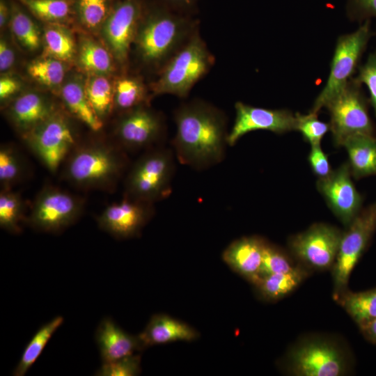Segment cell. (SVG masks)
<instances>
[{"mask_svg":"<svg viewBox=\"0 0 376 376\" xmlns=\"http://www.w3.org/2000/svg\"><path fill=\"white\" fill-rule=\"evenodd\" d=\"M175 157L180 164L197 170L207 169L224 158L228 144V119L219 108L201 99L180 104L174 111Z\"/></svg>","mask_w":376,"mask_h":376,"instance_id":"cell-1","label":"cell"},{"mask_svg":"<svg viewBox=\"0 0 376 376\" xmlns=\"http://www.w3.org/2000/svg\"><path fill=\"white\" fill-rule=\"evenodd\" d=\"M199 26L196 15L178 12L155 0H147L132 46L136 60L156 76L199 31Z\"/></svg>","mask_w":376,"mask_h":376,"instance_id":"cell-2","label":"cell"},{"mask_svg":"<svg viewBox=\"0 0 376 376\" xmlns=\"http://www.w3.org/2000/svg\"><path fill=\"white\" fill-rule=\"evenodd\" d=\"M125 151L114 141L80 143L63 164V176L83 190H113L127 167Z\"/></svg>","mask_w":376,"mask_h":376,"instance_id":"cell-3","label":"cell"},{"mask_svg":"<svg viewBox=\"0 0 376 376\" xmlns=\"http://www.w3.org/2000/svg\"><path fill=\"white\" fill-rule=\"evenodd\" d=\"M214 63V55L198 31L149 84L152 97L169 94L186 98Z\"/></svg>","mask_w":376,"mask_h":376,"instance_id":"cell-4","label":"cell"},{"mask_svg":"<svg viewBox=\"0 0 376 376\" xmlns=\"http://www.w3.org/2000/svg\"><path fill=\"white\" fill-rule=\"evenodd\" d=\"M173 150L159 146L147 150L132 166L125 180L124 196L155 203L171 194Z\"/></svg>","mask_w":376,"mask_h":376,"instance_id":"cell-5","label":"cell"},{"mask_svg":"<svg viewBox=\"0 0 376 376\" xmlns=\"http://www.w3.org/2000/svg\"><path fill=\"white\" fill-rule=\"evenodd\" d=\"M72 118L66 110L59 109L22 136L31 151L53 173L79 143Z\"/></svg>","mask_w":376,"mask_h":376,"instance_id":"cell-6","label":"cell"},{"mask_svg":"<svg viewBox=\"0 0 376 376\" xmlns=\"http://www.w3.org/2000/svg\"><path fill=\"white\" fill-rule=\"evenodd\" d=\"M373 35L375 32L371 29V19H368L362 22L354 32L338 38L327 83L309 111L318 113L354 77L368 43Z\"/></svg>","mask_w":376,"mask_h":376,"instance_id":"cell-7","label":"cell"},{"mask_svg":"<svg viewBox=\"0 0 376 376\" xmlns=\"http://www.w3.org/2000/svg\"><path fill=\"white\" fill-rule=\"evenodd\" d=\"M361 84L352 77L326 105L330 116V131L335 146L341 147L347 138L357 134L376 135Z\"/></svg>","mask_w":376,"mask_h":376,"instance_id":"cell-8","label":"cell"},{"mask_svg":"<svg viewBox=\"0 0 376 376\" xmlns=\"http://www.w3.org/2000/svg\"><path fill=\"white\" fill-rule=\"evenodd\" d=\"M84 206L81 197L47 185L36 195L26 221L36 230L57 233L75 223L81 216Z\"/></svg>","mask_w":376,"mask_h":376,"instance_id":"cell-9","label":"cell"},{"mask_svg":"<svg viewBox=\"0 0 376 376\" xmlns=\"http://www.w3.org/2000/svg\"><path fill=\"white\" fill-rule=\"evenodd\" d=\"M290 373L297 376H340L350 366L344 350L325 338H310L294 346L287 355Z\"/></svg>","mask_w":376,"mask_h":376,"instance_id":"cell-10","label":"cell"},{"mask_svg":"<svg viewBox=\"0 0 376 376\" xmlns=\"http://www.w3.org/2000/svg\"><path fill=\"white\" fill-rule=\"evenodd\" d=\"M147 0H115L100 33L118 65L126 69Z\"/></svg>","mask_w":376,"mask_h":376,"instance_id":"cell-11","label":"cell"},{"mask_svg":"<svg viewBox=\"0 0 376 376\" xmlns=\"http://www.w3.org/2000/svg\"><path fill=\"white\" fill-rule=\"evenodd\" d=\"M376 231V201L362 209L343 233L338 255L332 267L334 297L346 290L350 276Z\"/></svg>","mask_w":376,"mask_h":376,"instance_id":"cell-12","label":"cell"},{"mask_svg":"<svg viewBox=\"0 0 376 376\" xmlns=\"http://www.w3.org/2000/svg\"><path fill=\"white\" fill-rule=\"evenodd\" d=\"M166 133L162 113L150 104L119 113L113 128V141L125 151L148 150L160 145Z\"/></svg>","mask_w":376,"mask_h":376,"instance_id":"cell-13","label":"cell"},{"mask_svg":"<svg viewBox=\"0 0 376 376\" xmlns=\"http://www.w3.org/2000/svg\"><path fill=\"white\" fill-rule=\"evenodd\" d=\"M343 232L325 223H315L288 241L292 255L307 267L325 270L334 266Z\"/></svg>","mask_w":376,"mask_h":376,"instance_id":"cell-14","label":"cell"},{"mask_svg":"<svg viewBox=\"0 0 376 376\" xmlns=\"http://www.w3.org/2000/svg\"><path fill=\"white\" fill-rule=\"evenodd\" d=\"M352 178L349 164L345 162L316 183L327 206L346 228L362 210L363 201Z\"/></svg>","mask_w":376,"mask_h":376,"instance_id":"cell-15","label":"cell"},{"mask_svg":"<svg viewBox=\"0 0 376 376\" xmlns=\"http://www.w3.org/2000/svg\"><path fill=\"white\" fill-rule=\"evenodd\" d=\"M155 213L154 203L124 196L107 206L97 217L100 229L117 239L137 237Z\"/></svg>","mask_w":376,"mask_h":376,"instance_id":"cell-16","label":"cell"},{"mask_svg":"<svg viewBox=\"0 0 376 376\" xmlns=\"http://www.w3.org/2000/svg\"><path fill=\"white\" fill-rule=\"evenodd\" d=\"M235 121L228 136L230 146L253 131L267 130L281 134L295 130V115L288 109L253 107L240 101L235 102Z\"/></svg>","mask_w":376,"mask_h":376,"instance_id":"cell-17","label":"cell"},{"mask_svg":"<svg viewBox=\"0 0 376 376\" xmlns=\"http://www.w3.org/2000/svg\"><path fill=\"white\" fill-rule=\"evenodd\" d=\"M60 108L45 95L26 91L12 99L6 116L21 137L45 121Z\"/></svg>","mask_w":376,"mask_h":376,"instance_id":"cell-18","label":"cell"},{"mask_svg":"<svg viewBox=\"0 0 376 376\" xmlns=\"http://www.w3.org/2000/svg\"><path fill=\"white\" fill-rule=\"evenodd\" d=\"M266 240L256 235L235 240L222 253L224 261L256 286L262 277L260 268Z\"/></svg>","mask_w":376,"mask_h":376,"instance_id":"cell-19","label":"cell"},{"mask_svg":"<svg viewBox=\"0 0 376 376\" xmlns=\"http://www.w3.org/2000/svg\"><path fill=\"white\" fill-rule=\"evenodd\" d=\"M102 361H109L143 350L138 336L123 331L112 319L104 318L95 335Z\"/></svg>","mask_w":376,"mask_h":376,"instance_id":"cell-20","label":"cell"},{"mask_svg":"<svg viewBox=\"0 0 376 376\" xmlns=\"http://www.w3.org/2000/svg\"><path fill=\"white\" fill-rule=\"evenodd\" d=\"M143 347L174 341H192L199 334L187 324L165 314H155L137 335Z\"/></svg>","mask_w":376,"mask_h":376,"instance_id":"cell-21","label":"cell"},{"mask_svg":"<svg viewBox=\"0 0 376 376\" xmlns=\"http://www.w3.org/2000/svg\"><path fill=\"white\" fill-rule=\"evenodd\" d=\"M59 94L65 110L91 130L99 132L103 121L97 116L87 97L85 80L79 77L65 81Z\"/></svg>","mask_w":376,"mask_h":376,"instance_id":"cell-22","label":"cell"},{"mask_svg":"<svg viewBox=\"0 0 376 376\" xmlns=\"http://www.w3.org/2000/svg\"><path fill=\"white\" fill-rule=\"evenodd\" d=\"M75 63L88 75H109L116 70L117 63L104 42L84 36L77 45Z\"/></svg>","mask_w":376,"mask_h":376,"instance_id":"cell-23","label":"cell"},{"mask_svg":"<svg viewBox=\"0 0 376 376\" xmlns=\"http://www.w3.org/2000/svg\"><path fill=\"white\" fill-rule=\"evenodd\" d=\"M352 178L356 180L376 175V135L357 134L345 139Z\"/></svg>","mask_w":376,"mask_h":376,"instance_id":"cell-24","label":"cell"},{"mask_svg":"<svg viewBox=\"0 0 376 376\" xmlns=\"http://www.w3.org/2000/svg\"><path fill=\"white\" fill-rule=\"evenodd\" d=\"M113 86L114 110L118 113L150 104L153 97L149 84L147 86L139 75L125 73L113 81Z\"/></svg>","mask_w":376,"mask_h":376,"instance_id":"cell-25","label":"cell"},{"mask_svg":"<svg viewBox=\"0 0 376 376\" xmlns=\"http://www.w3.org/2000/svg\"><path fill=\"white\" fill-rule=\"evenodd\" d=\"M42 38V56L59 60L66 64L75 61L78 43L68 25L46 24Z\"/></svg>","mask_w":376,"mask_h":376,"instance_id":"cell-26","label":"cell"},{"mask_svg":"<svg viewBox=\"0 0 376 376\" xmlns=\"http://www.w3.org/2000/svg\"><path fill=\"white\" fill-rule=\"evenodd\" d=\"M36 18L46 24L71 23L75 16V0H15Z\"/></svg>","mask_w":376,"mask_h":376,"instance_id":"cell-27","label":"cell"},{"mask_svg":"<svg viewBox=\"0 0 376 376\" xmlns=\"http://www.w3.org/2000/svg\"><path fill=\"white\" fill-rule=\"evenodd\" d=\"M22 6L12 1L11 16L8 26L18 45L26 51L33 52L39 49L42 38L36 22Z\"/></svg>","mask_w":376,"mask_h":376,"instance_id":"cell-28","label":"cell"},{"mask_svg":"<svg viewBox=\"0 0 376 376\" xmlns=\"http://www.w3.org/2000/svg\"><path fill=\"white\" fill-rule=\"evenodd\" d=\"M63 321V317L58 315L38 329L25 346L19 361L13 370L14 376H24L27 373Z\"/></svg>","mask_w":376,"mask_h":376,"instance_id":"cell-29","label":"cell"},{"mask_svg":"<svg viewBox=\"0 0 376 376\" xmlns=\"http://www.w3.org/2000/svg\"><path fill=\"white\" fill-rule=\"evenodd\" d=\"M308 272L301 267L263 277L256 285L260 295L267 300H276L293 291L306 277Z\"/></svg>","mask_w":376,"mask_h":376,"instance_id":"cell-30","label":"cell"},{"mask_svg":"<svg viewBox=\"0 0 376 376\" xmlns=\"http://www.w3.org/2000/svg\"><path fill=\"white\" fill-rule=\"evenodd\" d=\"M85 89L97 116L103 120L114 110V86L107 75H88Z\"/></svg>","mask_w":376,"mask_h":376,"instance_id":"cell-31","label":"cell"},{"mask_svg":"<svg viewBox=\"0 0 376 376\" xmlns=\"http://www.w3.org/2000/svg\"><path fill=\"white\" fill-rule=\"evenodd\" d=\"M66 65L59 60L42 56L28 64L26 72L38 84L57 90L65 81Z\"/></svg>","mask_w":376,"mask_h":376,"instance_id":"cell-32","label":"cell"},{"mask_svg":"<svg viewBox=\"0 0 376 376\" xmlns=\"http://www.w3.org/2000/svg\"><path fill=\"white\" fill-rule=\"evenodd\" d=\"M339 299L360 328L376 319V288L359 292L343 293Z\"/></svg>","mask_w":376,"mask_h":376,"instance_id":"cell-33","label":"cell"},{"mask_svg":"<svg viewBox=\"0 0 376 376\" xmlns=\"http://www.w3.org/2000/svg\"><path fill=\"white\" fill-rule=\"evenodd\" d=\"M25 203L19 193L13 189L0 192V227L13 234L21 232L20 224L26 221Z\"/></svg>","mask_w":376,"mask_h":376,"instance_id":"cell-34","label":"cell"},{"mask_svg":"<svg viewBox=\"0 0 376 376\" xmlns=\"http://www.w3.org/2000/svg\"><path fill=\"white\" fill-rule=\"evenodd\" d=\"M24 159L19 151L11 144H2L0 148V185L2 189H13L25 177Z\"/></svg>","mask_w":376,"mask_h":376,"instance_id":"cell-35","label":"cell"},{"mask_svg":"<svg viewBox=\"0 0 376 376\" xmlns=\"http://www.w3.org/2000/svg\"><path fill=\"white\" fill-rule=\"evenodd\" d=\"M112 3L111 0H75V17L85 29L100 32Z\"/></svg>","mask_w":376,"mask_h":376,"instance_id":"cell-36","label":"cell"},{"mask_svg":"<svg viewBox=\"0 0 376 376\" xmlns=\"http://www.w3.org/2000/svg\"><path fill=\"white\" fill-rule=\"evenodd\" d=\"M318 116V113L311 111L308 114H295V131L299 132L311 146L320 145L324 135L330 131L329 123L320 120Z\"/></svg>","mask_w":376,"mask_h":376,"instance_id":"cell-37","label":"cell"},{"mask_svg":"<svg viewBox=\"0 0 376 376\" xmlns=\"http://www.w3.org/2000/svg\"><path fill=\"white\" fill-rule=\"evenodd\" d=\"M294 267L283 251L266 242L260 268V275L262 278L274 274L287 272Z\"/></svg>","mask_w":376,"mask_h":376,"instance_id":"cell-38","label":"cell"},{"mask_svg":"<svg viewBox=\"0 0 376 376\" xmlns=\"http://www.w3.org/2000/svg\"><path fill=\"white\" fill-rule=\"evenodd\" d=\"M141 373V357L130 354L118 359L102 362L97 376H136Z\"/></svg>","mask_w":376,"mask_h":376,"instance_id":"cell-39","label":"cell"},{"mask_svg":"<svg viewBox=\"0 0 376 376\" xmlns=\"http://www.w3.org/2000/svg\"><path fill=\"white\" fill-rule=\"evenodd\" d=\"M357 80L369 91V102L376 116V51L370 53L366 61L359 66Z\"/></svg>","mask_w":376,"mask_h":376,"instance_id":"cell-40","label":"cell"},{"mask_svg":"<svg viewBox=\"0 0 376 376\" xmlns=\"http://www.w3.org/2000/svg\"><path fill=\"white\" fill-rule=\"evenodd\" d=\"M345 13L351 22L361 24L376 17V0H346Z\"/></svg>","mask_w":376,"mask_h":376,"instance_id":"cell-41","label":"cell"},{"mask_svg":"<svg viewBox=\"0 0 376 376\" xmlns=\"http://www.w3.org/2000/svg\"><path fill=\"white\" fill-rule=\"evenodd\" d=\"M308 162L313 173L318 178H325L332 171L328 156L320 145L311 146L308 155Z\"/></svg>","mask_w":376,"mask_h":376,"instance_id":"cell-42","label":"cell"},{"mask_svg":"<svg viewBox=\"0 0 376 376\" xmlns=\"http://www.w3.org/2000/svg\"><path fill=\"white\" fill-rule=\"evenodd\" d=\"M15 54L11 45L5 38L0 40V71L7 73L15 65Z\"/></svg>","mask_w":376,"mask_h":376,"instance_id":"cell-43","label":"cell"},{"mask_svg":"<svg viewBox=\"0 0 376 376\" xmlns=\"http://www.w3.org/2000/svg\"><path fill=\"white\" fill-rule=\"evenodd\" d=\"M19 80L11 76H3L0 79V99L4 102L13 97L21 89Z\"/></svg>","mask_w":376,"mask_h":376,"instance_id":"cell-44","label":"cell"},{"mask_svg":"<svg viewBox=\"0 0 376 376\" xmlns=\"http://www.w3.org/2000/svg\"><path fill=\"white\" fill-rule=\"evenodd\" d=\"M173 10L183 13L197 15L200 0H155Z\"/></svg>","mask_w":376,"mask_h":376,"instance_id":"cell-45","label":"cell"},{"mask_svg":"<svg viewBox=\"0 0 376 376\" xmlns=\"http://www.w3.org/2000/svg\"><path fill=\"white\" fill-rule=\"evenodd\" d=\"M11 16L10 5L6 0L0 1V28L3 31L9 25Z\"/></svg>","mask_w":376,"mask_h":376,"instance_id":"cell-46","label":"cell"},{"mask_svg":"<svg viewBox=\"0 0 376 376\" xmlns=\"http://www.w3.org/2000/svg\"><path fill=\"white\" fill-rule=\"evenodd\" d=\"M361 329L369 339L376 343V319L361 327Z\"/></svg>","mask_w":376,"mask_h":376,"instance_id":"cell-47","label":"cell"},{"mask_svg":"<svg viewBox=\"0 0 376 376\" xmlns=\"http://www.w3.org/2000/svg\"><path fill=\"white\" fill-rule=\"evenodd\" d=\"M375 35L376 36V31L375 32Z\"/></svg>","mask_w":376,"mask_h":376,"instance_id":"cell-48","label":"cell"}]
</instances>
